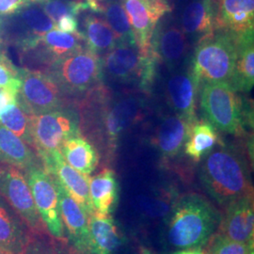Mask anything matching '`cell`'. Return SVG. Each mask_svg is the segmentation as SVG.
I'll return each instance as SVG.
<instances>
[{
	"label": "cell",
	"instance_id": "10",
	"mask_svg": "<svg viewBox=\"0 0 254 254\" xmlns=\"http://www.w3.org/2000/svg\"><path fill=\"white\" fill-rule=\"evenodd\" d=\"M0 194L8 200L29 229L42 234L46 226L40 217L26 177L8 164L0 166Z\"/></svg>",
	"mask_w": 254,
	"mask_h": 254
},
{
	"label": "cell",
	"instance_id": "33",
	"mask_svg": "<svg viewBox=\"0 0 254 254\" xmlns=\"http://www.w3.org/2000/svg\"><path fill=\"white\" fill-rule=\"evenodd\" d=\"M206 245V254H254V243L234 241L221 234L212 236Z\"/></svg>",
	"mask_w": 254,
	"mask_h": 254
},
{
	"label": "cell",
	"instance_id": "44",
	"mask_svg": "<svg viewBox=\"0 0 254 254\" xmlns=\"http://www.w3.org/2000/svg\"><path fill=\"white\" fill-rule=\"evenodd\" d=\"M44 1H46V0H30L31 4H35V3H39V4H41V3H42V2H44Z\"/></svg>",
	"mask_w": 254,
	"mask_h": 254
},
{
	"label": "cell",
	"instance_id": "40",
	"mask_svg": "<svg viewBox=\"0 0 254 254\" xmlns=\"http://www.w3.org/2000/svg\"><path fill=\"white\" fill-rule=\"evenodd\" d=\"M156 9H158L163 15L167 12H170L172 9L170 7V4L168 0H149Z\"/></svg>",
	"mask_w": 254,
	"mask_h": 254
},
{
	"label": "cell",
	"instance_id": "38",
	"mask_svg": "<svg viewBox=\"0 0 254 254\" xmlns=\"http://www.w3.org/2000/svg\"><path fill=\"white\" fill-rule=\"evenodd\" d=\"M55 28L65 33H77L78 31V23L76 16L72 14L64 15L60 19L56 24Z\"/></svg>",
	"mask_w": 254,
	"mask_h": 254
},
{
	"label": "cell",
	"instance_id": "3",
	"mask_svg": "<svg viewBox=\"0 0 254 254\" xmlns=\"http://www.w3.org/2000/svg\"><path fill=\"white\" fill-rule=\"evenodd\" d=\"M201 111L217 130L239 136L247 126L254 124V110L244 103L227 82H206L200 84Z\"/></svg>",
	"mask_w": 254,
	"mask_h": 254
},
{
	"label": "cell",
	"instance_id": "29",
	"mask_svg": "<svg viewBox=\"0 0 254 254\" xmlns=\"http://www.w3.org/2000/svg\"><path fill=\"white\" fill-rule=\"evenodd\" d=\"M101 13L117 40V45H136L126 10L117 0H106Z\"/></svg>",
	"mask_w": 254,
	"mask_h": 254
},
{
	"label": "cell",
	"instance_id": "15",
	"mask_svg": "<svg viewBox=\"0 0 254 254\" xmlns=\"http://www.w3.org/2000/svg\"><path fill=\"white\" fill-rule=\"evenodd\" d=\"M57 189L60 213L71 241L80 252H90V232L88 215L73 200L64 187L53 179Z\"/></svg>",
	"mask_w": 254,
	"mask_h": 254
},
{
	"label": "cell",
	"instance_id": "34",
	"mask_svg": "<svg viewBox=\"0 0 254 254\" xmlns=\"http://www.w3.org/2000/svg\"><path fill=\"white\" fill-rule=\"evenodd\" d=\"M40 5L55 24L64 15L72 14L76 16L81 11L87 10L83 0H46Z\"/></svg>",
	"mask_w": 254,
	"mask_h": 254
},
{
	"label": "cell",
	"instance_id": "37",
	"mask_svg": "<svg viewBox=\"0 0 254 254\" xmlns=\"http://www.w3.org/2000/svg\"><path fill=\"white\" fill-rule=\"evenodd\" d=\"M22 254H58L53 246L43 240H28Z\"/></svg>",
	"mask_w": 254,
	"mask_h": 254
},
{
	"label": "cell",
	"instance_id": "45",
	"mask_svg": "<svg viewBox=\"0 0 254 254\" xmlns=\"http://www.w3.org/2000/svg\"><path fill=\"white\" fill-rule=\"evenodd\" d=\"M216 1H218V0H216Z\"/></svg>",
	"mask_w": 254,
	"mask_h": 254
},
{
	"label": "cell",
	"instance_id": "32",
	"mask_svg": "<svg viewBox=\"0 0 254 254\" xmlns=\"http://www.w3.org/2000/svg\"><path fill=\"white\" fill-rule=\"evenodd\" d=\"M0 125L8 128L27 144L31 145L28 114L17 104L9 106L0 112Z\"/></svg>",
	"mask_w": 254,
	"mask_h": 254
},
{
	"label": "cell",
	"instance_id": "4",
	"mask_svg": "<svg viewBox=\"0 0 254 254\" xmlns=\"http://www.w3.org/2000/svg\"><path fill=\"white\" fill-rule=\"evenodd\" d=\"M236 58V34L216 29L213 34L198 42L191 74L199 88L206 82L229 83Z\"/></svg>",
	"mask_w": 254,
	"mask_h": 254
},
{
	"label": "cell",
	"instance_id": "18",
	"mask_svg": "<svg viewBox=\"0 0 254 254\" xmlns=\"http://www.w3.org/2000/svg\"><path fill=\"white\" fill-rule=\"evenodd\" d=\"M218 7L216 0H195L188 5L182 15V29L186 36L196 42L216 31Z\"/></svg>",
	"mask_w": 254,
	"mask_h": 254
},
{
	"label": "cell",
	"instance_id": "41",
	"mask_svg": "<svg viewBox=\"0 0 254 254\" xmlns=\"http://www.w3.org/2000/svg\"><path fill=\"white\" fill-rule=\"evenodd\" d=\"M172 254H206L200 251V249H185L181 251H177Z\"/></svg>",
	"mask_w": 254,
	"mask_h": 254
},
{
	"label": "cell",
	"instance_id": "35",
	"mask_svg": "<svg viewBox=\"0 0 254 254\" xmlns=\"http://www.w3.org/2000/svg\"><path fill=\"white\" fill-rule=\"evenodd\" d=\"M20 85L18 68L14 67L10 62L0 63V89H5L17 94Z\"/></svg>",
	"mask_w": 254,
	"mask_h": 254
},
{
	"label": "cell",
	"instance_id": "16",
	"mask_svg": "<svg viewBox=\"0 0 254 254\" xmlns=\"http://www.w3.org/2000/svg\"><path fill=\"white\" fill-rule=\"evenodd\" d=\"M188 39L176 26L156 27L151 41V53L157 62L175 67L188 54Z\"/></svg>",
	"mask_w": 254,
	"mask_h": 254
},
{
	"label": "cell",
	"instance_id": "21",
	"mask_svg": "<svg viewBox=\"0 0 254 254\" xmlns=\"http://www.w3.org/2000/svg\"><path fill=\"white\" fill-rule=\"evenodd\" d=\"M254 30L236 34V58L233 74L229 81L236 91L248 92L254 88Z\"/></svg>",
	"mask_w": 254,
	"mask_h": 254
},
{
	"label": "cell",
	"instance_id": "39",
	"mask_svg": "<svg viewBox=\"0 0 254 254\" xmlns=\"http://www.w3.org/2000/svg\"><path fill=\"white\" fill-rule=\"evenodd\" d=\"M14 104H17V94L5 89H0V112Z\"/></svg>",
	"mask_w": 254,
	"mask_h": 254
},
{
	"label": "cell",
	"instance_id": "23",
	"mask_svg": "<svg viewBox=\"0 0 254 254\" xmlns=\"http://www.w3.org/2000/svg\"><path fill=\"white\" fill-rule=\"evenodd\" d=\"M191 125L178 115L164 119L157 129L156 144L165 158L176 157L185 146Z\"/></svg>",
	"mask_w": 254,
	"mask_h": 254
},
{
	"label": "cell",
	"instance_id": "24",
	"mask_svg": "<svg viewBox=\"0 0 254 254\" xmlns=\"http://www.w3.org/2000/svg\"><path fill=\"white\" fill-rule=\"evenodd\" d=\"M0 161L24 172L39 166L36 154L19 136L0 125Z\"/></svg>",
	"mask_w": 254,
	"mask_h": 254
},
{
	"label": "cell",
	"instance_id": "17",
	"mask_svg": "<svg viewBox=\"0 0 254 254\" xmlns=\"http://www.w3.org/2000/svg\"><path fill=\"white\" fill-rule=\"evenodd\" d=\"M199 86L190 73L173 74L167 83L168 100L176 115L185 119L190 125L198 119L196 115V100Z\"/></svg>",
	"mask_w": 254,
	"mask_h": 254
},
{
	"label": "cell",
	"instance_id": "36",
	"mask_svg": "<svg viewBox=\"0 0 254 254\" xmlns=\"http://www.w3.org/2000/svg\"><path fill=\"white\" fill-rule=\"evenodd\" d=\"M30 4V0H0V17L17 14Z\"/></svg>",
	"mask_w": 254,
	"mask_h": 254
},
{
	"label": "cell",
	"instance_id": "9",
	"mask_svg": "<svg viewBox=\"0 0 254 254\" xmlns=\"http://www.w3.org/2000/svg\"><path fill=\"white\" fill-rule=\"evenodd\" d=\"M25 177L31 191L37 211L50 235L58 239L64 238V226L58 193L51 175L41 166H35L25 172Z\"/></svg>",
	"mask_w": 254,
	"mask_h": 254
},
{
	"label": "cell",
	"instance_id": "22",
	"mask_svg": "<svg viewBox=\"0 0 254 254\" xmlns=\"http://www.w3.org/2000/svg\"><path fill=\"white\" fill-rule=\"evenodd\" d=\"M90 198L94 211L110 215L119 203L120 188L116 174L106 169L89 180Z\"/></svg>",
	"mask_w": 254,
	"mask_h": 254
},
{
	"label": "cell",
	"instance_id": "11",
	"mask_svg": "<svg viewBox=\"0 0 254 254\" xmlns=\"http://www.w3.org/2000/svg\"><path fill=\"white\" fill-rule=\"evenodd\" d=\"M44 162V169L56 181L59 182L73 200L89 216L94 209L90 198L89 175L77 172L65 161L59 150L39 154Z\"/></svg>",
	"mask_w": 254,
	"mask_h": 254
},
{
	"label": "cell",
	"instance_id": "43",
	"mask_svg": "<svg viewBox=\"0 0 254 254\" xmlns=\"http://www.w3.org/2000/svg\"><path fill=\"white\" fill-rule=\"evenodd\" d=\"M0 254H10L8 251H6L5 249H3L2 247H0Z\"/></svg>",
	"mask_w": 254,
	"mask_h": 254
},
{
	"label": "cell",
	"instance_id": "26",
	"mask_svg": "<svg viewBox=\"0 0 254 254\" xmlns=\"http://www.w3.org/2000/svg\"><path fill=\"white\" fill-rule=\"evenodd\" d=\"M60 152L67 163L85 175L93 173L99 162L96 149L80 135L66 139Z\"/></svg>",
	"mask_w": 254,
	"mask_h": 254
},
{
	"label": "cell",
	"instance_id": "20",
	"mask_svg": "<svg viewBox=\"0 0 254 254\" xmlns=\"http://www.w3.org/2000/svg\"><path fill=\"white\" fill-rule=\"evenodd\" d=\"M90 252L93 254H116L123 245V237L110 215L96 211L88 216Z\"/></svg>",
	"mask_w": 254,
	"mask_h": 254
},
{
	"label": "cell",
	"instance_id": "27",
	"mask_svg": "<svg viewBox=\"0 0 254 254\" xmlns=\"http://www.w3.org/2000/svg\"><path fill=\"white\" fill-rule=\"evenodd\" d=\"M82 35L87 48L100 57L117 45L116 37L106 20L93 13L85 17Z\"/></svg>",
	"mask_w": 254,
	"mask_h": 254
},
{
	"label": "cell",
	"instance_id": "13",
	"mask_svg": "<svg viewBox=\"0 0 254 254\" xmlns=\"http://www.w3.org/2000/svg\"><path fill=\"white\" fill-rule=\"evenodd\" d=\"M84 43L81 32L65 33L54 28L35 39L21 52L22 56L33 53L49 66L55 61L84 48Z\"/></svg>",
	"mask_w": 254,
	"mask_h": 254
},
{
	"label": "cell",
	"instance_id": "1",
	"mask_svg": "<svg viewBox=\"0 0 254 254\" xmlns=\"http://www.w3.org/2000/svg\"><path fill=\"white\" fill-rule=\"evenodd\" d=\"M200 182L218 205L253 195L251 174L244 155L233 146L218 141L200 165Z\"/></svg>",
	"mask_w": 254,
	"mask_h": 254
},
{
	"label": "cell",
	"instance_id": "12",
	"mask_svg": "<svg viewBox=\"0 0 254 254\" xmlns=\"http://www.w3.org/2000/svg\"><path fill=\"white\" fill-rule=\"evenodd\" d=\"M135 44L143 56L151 54V41L163 14L149 0H123Z\"/></svg>",
	"mask_w": 254,
	"mask_h": 254
},
{
	"label": "cell",
	"instance_id": "19",
	"mask_svg": "<svg viewBox=\"0 0 254 254\" xmlns=\"http://www.w3.org/2000/svg\"><path fill=\"white\" fill-rule=\"evenodd\" d=\"M216 28L242 34L254 30V0H218Z\"/></svg>",
	"mask_w": 254,
	"mask_h": 254
},
{
	"label": "cell",
	"instance_id": "6",
	"mask_svg": "<svg viewBox=\"0 0 254 254\" xmlns=\"http://www.w3.org/2000/svg\"><path fill=\"white\" fill-rule=\"evenodd\" d=\"M18 76L21 85L17 103L28 115L63 109L65 94L48 73L20 68Z\"/></svg>",
	"mask_w": 254,
	"mask_h": 254
},
{
	"label": "cell",
	"instance_id": "31",
	"mask_svg": "<svg viewBox=\"0 0 254 254\" xmlns=\"http://www.w3.org/2000/svg\"><path fill=\"white\" fill-rule=\"evenodd\" d=\"M27 6V8L19 11V18L23 23L25 29V36L16 44L18 46L27 40L34 39L43 36L48 31L55 28V23L46 15L43 9L37 8L34 6Z\"/></svg>",
	"mask_w": 254,
	"mask_h": 254
},
{
	"label": "cell",
	"instance_id": "25",
	"mask_svg": "<svg viewBox=\"0 0 254 254\" xmlns=\"http://www.w3.org/2000/svg\"><path fill=\"white\" fill-rule=\"evenodd\" d=\"M140 109V101L127 98L117 102L112 108L105 111L103 122L111 145L114 147L121 134L136 121Z\"/></svg>",
	"mask_w": 254,
	"mask_h": 254
},
{
	"label": "cell",
	"instance_id": "2",
	"mask_svg": "<svg viewBox=\"0 0 254 254\" xmlns=\"http://www.w3.org/2000/svg\"><path fill=\"white\" fill-rule=\"evenodd\" d=\"M220 222L218 211L198 194L183 196L167 220V238L179 250L200 249L206 245Z\"/></svg>",
	"mask_w": 254,
	"mask_h": 254
},
{
	"label": "cell",
	"instance_id": "42",
	"mask_svg": "<svg viewBox=\"0 0 254 254\" xmlns=\"http://www.w3.org/2000/svg\"><path fill=\"white\" fill-rule=\"evenodd\" d=\"M0 44H1V42H0ZM7 62H9V59L2 53L1 46H0V63H7Z\"/></svg>",
	"mask_w": 254,
	"mask_h": 254
},
{
	"label": "cell",
	"instance_id": "7",
	"mask_svg": "<svg viewBox=\"0 0 254 254\" xmlns=\"http://www.w3.org/2000/svg\"><path fill=\"white\" fill-rule=\"evenodd\" d=\"M31 142L38 154L61 149L71 136L80 135L77 115L68 109H60L39 115H28Z\"/></svg>",
	"mask_w": 254,
	"mask_h": 254
},
{
	"label": "cell",
	"instance_id": "30",
	"mask_svg": "<svg viewBox=\"0 0 254 254\" xmlns=\"http://www.w3.org/2000/svg\"><path fill=\"white\" fill-rule=\"evenodd\" d=\"M28 242L15 219L0 203V247L12 254H22Z\"/></svg>",
	"mask_w": 254,
	"mask_h": 254
},
{
	"label": "cell",
	"instance_id": "28",
	"mask_svg": "<svg viewBox=\"0 0 254 254\" xmlns=\"http://www.w3.org/2000/svg\"><path fill=\"white\" fill-rule=\"evenodd\" d=\"M218 141V131L213 125L207 120H197L191 125L185 143V152L192 160L199 162Z\"/></svg>",
	"mask_w": 254,
	"mask_h": 254
},
{
	"label": "cell",
	"instance_id": "5",
	"mask_svg": "<svg viewBox=\"0 0 254 254\" xmlns=\"http://www.w3.org/2000/svg\"><path fill=\"white\" fill-rule=\"evenodd\" d=\"M103 73V59L87 47L55 61L46 72L65 95L91 91L100 83Z\"/></svg>",
	"mask_w": 254,
	"mask_h": 254
},
{
	"label": "cell",
	"instance_id": "14",
	"mask_svg": "<svg viewBox=\"0 0 254 254\" xmlns=\"http://www.w3.org/2000/svg\"><path fill=\"white\" fill-rule=\"evenodd\" d=\"M254 200L246 196L228 204L220 218V234L242 243H254Z\"/></svg>",
	"mask_w": 254,
	"mask_h": 254
},
{
	"label": "cell",
	"instance_id": "8",
	"mask_svg": "<svg viewBox=\"0 0 254 254\" xmlns=\"http://www.w3.org/2000/svg\"><path fill=\"white\" fill-rule=\"evenodd\" d=\"M156 62L152 53L141 54L136 45H116L105 55L103 68L114 80H138L139 86L146 89L154 80Z\"/></svg>",
	"mask_w": 254,
	"mask_h": 254
}]
</instances>
